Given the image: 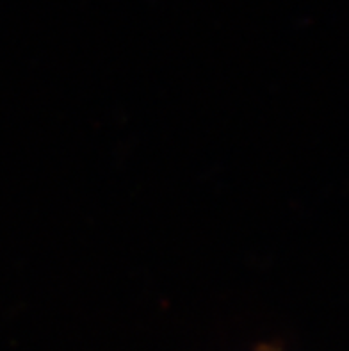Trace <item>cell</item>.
Masks as SVG:
<instances>
[{
  "mask_svg": "<svg viewBox=\"0 0 349 351\" xmlns=\"http://www.w3.org/2000/svg\"><path fill=\"white\" fill-rule=\"evenodd\" d=\"M256 351H278V350H276V348H271V346H262V348H258Z\"/></svg>",
  "mask_w": 349,
  "mask_h": 351,
  "instance_id": "cell-1",
  "label": "cell"
}]
</instances>
